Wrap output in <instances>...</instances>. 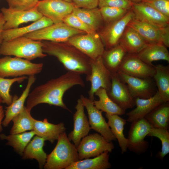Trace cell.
Here are the masks:
<instances>
[{"instance_id": "obj_40", "label": "cell", "mask_w": 169, "mask_h": 169, "mask_svg": "<svg viewBox=\"0 0 169 169\" xmlns=\"http://www.w3.org/2000/svg\"><path fill=\"white\" fill-rule=\"evenodd\" d=\"M63 22L71 27L86 33H93L96 32L72 12L64 18Z\"/></svg>"}, {"instance_id": "obj_6", "label": "cell", "mask_w": 169, "mask_h": 169, "mask_svg": "<svg viewBox=\"0 0 169 169\" xmlns=\"http://www.w3.org/2000/svg\"><path fill=\"white\" fill-rule=\"evenodd\" d=\"M86 33L68 25L64 22L52 25L24 35L33 40L66 43L72 37Z\"/></svg>"}, {"instance_id": "obj_42", "label": "cell", "mask_w": 169, "mask_h": 169, "mask_svg": "<svg viewBox=\"0 0 169 169\" xmlns=\"http://www.w3.org/2000/svg\"><path fill=\"white\" fill-rule=\"evenodd\" d=\"M142 2L169 18V0H143Z\"/></svg>"}, {"instance_id": "obj_13", "label": "cell", "mask_w": 169, "mask_h": 169, "mask_svg": "<svg viewBox=\"0 0 169 169\" xmlns=\"http://www.w3.org/2000/svg\"><path fill=\"white\" fill-rule=\"evenodd\" d=\"M74 7L72 3L63 0H39L37 6L43 16L49 19L54 23L63 22L64 18L72 12Z\"/></svg>"}, {"instance_id": "obj_16", "label": "cell", "mask_w": 169, "mask_h": 169, "mask_svg": "<svg viewBox=\"0 0 169 169\" xmlns=\"http://www.w3.org/2000/svg\"><path fill=\"white\" fill-rule=\"evenodd\" d=\"M118 71L135 77L152 78L155 72L154 66L145 63L137 54L127 53Z\"/></svg>"}, {"instance_id": "obj_8", "label": "cell", "mask_w": 169, "mask_h": 169, "mask_svg": "<svg viewBox=\"0 0 169 169\" xmlns=\"http://www.w3.org/2000/svg\"><path fill=\"white\" fill-rule=\"evenodd\" d=\"M90 74L86 76V80L90 81L91 87L88 92L89 98L93 101L95 92L100 88L107 92L110 90L111 74L104 65L101 56L94 60L90 59Z\"/></svg>"}, {"instance_id": "obj_46", "label": "cell", "mask_w": 169, "mask_h": 169, "mask_svg": "<svg viewBox=\"0 0 169 169\" xmlns=\"http://www.w3.org/2000/svg\"><path fill=\"white\" fill-rule=\"evenodd\" d=\"M5 116V110L3 106L0 104V133L3 130L2 121Z\"/></svg>"}, {"instance_id": "obj_34", "label": "cell", "mask_w": 169, "mask_h": 169, "mask_svg": "<svg viewBox=\"0 0 169 169\" xmlns=\"http://www.w3.org/2000/svg\"><path fill=\"white\" fill-rule=\"evenodd\" d=\"M35 135L33 130L19 133L10 134L8 135L1 134H0V139L7 140V145L13 147L17 153L22 156L25 148Z\"/></svg>"}, {"instance_id": "obj_27", "label": "cell", "mask_w": 169, "mask_h": 169, "mask_svg": "<svg viewBox=\"0 0 169 169\" xmlns=\"http://www.w3.org/2000/svg\"><path fill=\"white\" fill-rule=\"evenodd\" d=\"M54 24L48 18L44 16L25 27L4 30L2 33L3 41H8L24 36L35 31Z\"/></svg>"}, {"instance_id": "obj_38", "label": "cell", "mask_w": 169, "mask_h": 169, "mask_svg": "<svg viewBox=\"0 0 169 169\" xmlns=\"http://www.w3.org/2000/svg\"><path fill=\"white\" fill-rule=\"evenodd\" d=\"M147 136L155 137L161 141V148L159 153L160 158H163L169 153V132L168 129L152 127Z\"/></svg>"}, {"instance_id": "obj_45", "label": "cell", "mask_w": 169, "mask_h": 169, "mask_svg": "<svg viewBox=\"0 0 169 169\" xmlns=\"http://www.w3.org/2000/svg\"><path fill=\"white\" fill-rule=\"evenodd\" d=\"M5 20L3 15L1 12H0V45L3 41L2 33L4 29V26Z\"/></svg>"}, {"instance_id": "obj_25", "label": "cell", "mask_w": 169, "mask_h": 169, "mask_svg": "<svg viewBox=\"0 0 169 169\" xmlns=\"http://www.w3.org/2000/svg\"><path fill=\"white\" fill-rule=\"evenodd\" d=\"M137 55L145 63L151 66H154L152 62L154 61L163 60L169 62L167 47L160 43L147 44Z\"/></svg>"}, {"instance_id": "obj_17", "label": "cell", "mask_w": 169, "mask_h": 169, "mask_svg": "<svg viewBox=\"0 0 169 169\" xmlns=\"http://www.w3.org/2000/svg\"><path fill=\"white\" fill-rule=\"evenodd\" d=\"M1 11L5 20L4 30L18 28L23 23L35 22L43 17L38 11L37 7L27 11L3 7L1 8Z\"/></svg>"}, {"instance_id": "obj_1", "label": "cell", "mask_w": 169, "mask_h": 169, "mask_svg": "<svg viewBox=\"0 0 169 169\" xmlns=\"http://www.w3.org/2000/svg\"><path fill=\"white\" fill-rule=\"evenodd\" d=\"M76 85L85 86L81 74L68 71L34 88L28 95L26 107L31 111L37 105L46 103L69 110L63 101V95L67 91Z\"/></svg>"}, {"instance_id": "obj_28", "label": "cell", "mask_w": 169, "mask_h": 169, "mask_svg": "<svg viewBox=\"0 0 169 169\" xmlns=\"http://www.w3.org/2000/svg\"><path fill=\"white\" fill-rule=\"evenodd\" d=\"M45 140L37 136L34 137L25 148L23 152V159H35L38 162L39 168L44 165L47 155L43 150Z\"/></svg>"}, {"instance_id": "obj_19", "label": "cell", "mask_w": 169, "mask_h": 169, "mask_svg": "<svg viewBox=\"0 0 169 169\" xmlns=\"http://www.w3.org/2000/svg\"><path fill=\"white\" fill-rule=\"evenodd\" d=\"M110 98L124 111L135 105L127 85L119 77L117 73L111 74L110 90L107 92Z\"/></svg>"}, {"instance_id": "obj_35", "label": "cell", "mask_w": 169, "mask_h": 169, "mask_svg": "<svg viewBox=\"0 0 169 169\" xmlns=\"http://www.w3.org/2000/svg\"><path fill=\"white\" fill-rule=\"evenodd\" d=\"M72 12L96 31L102 26L103 20L99 8L87 9L75 6Z\"/></svg>"}, {"instance_id": "obj_4", "label": "cell", "mask_w": 169, "mask_h": 169, "mask_svg": "<svg viewBox=\"0 0 169 169\" xmlns=\"http://www.w3.org/2000/svg\"><path fill=\"white\" fill-rule=\"evenodd\" d=\"M52 151L47 155L45 169H66L79 160L76 147L71 143L65 132L59 136Z\"/></svg>"}, {"instance_id": "obj_14", "label": "cell", "mask_w": 169, "mask_h": 169, "mask_svg": "<svg viewBox=\"0 0 169 169\" xmlns=\"http://www.w3.org/2000/svg\"><path fill=\"white\" fill-rule=\"evenodd\" d=\"M80 98L87 110L91 129L99 133L108 141H115V137L102 115V112L97 108L93 101L89 98L81 95Z\"/></svg>"}, {"instance_id": "obj_11", "label": "cell", "mask_w": 169, "mask_h": 169, "mask_svg": "<svg viewBox=\"0 0 169 169\" xmlns=\"http://www.w3.org/2000/svg\"><path fill=\"white\" fill-rule=\"evenodd\" d=\"M134 17V14L131 9L120 18L107 23L99 34L106 50L119 44L120 40L125 28Z\"/></svg>"}, {"instance_id": "obj_3", "label": "cell", "mask_w": 169, "mask_h": 169, "mask_svg": "<svg viewBox=\"0 0 169 169\" xmlns=\"http://www.w3.org/2000/svg\"><path fill=\"white\" fill-rule=\"evenodd\" d=\"M0 55L14 56L30 61L47 56L43 52L42 41L25 36L3 41L0 45Z\"/></svg>"}, {"instance_id": "obj_50", "label": "cell", "mask_w": 169, "mask_h": 169, "mask_svg": "<svg viewBox=\"0 0 169 169\" xmlns=\"http://www.w3.org/2000/svg\"></svg>"}, {"instance_id": "obj_49", "label": "cell", "mask_w": 169, "mask_h": 169, "mask_svg": "<svg viewBox=\"0 0 169 169\" xmlns=\"http://www.w3.org/2000/svg\"><path fill=\"white\" fill-rule=\"evenodd\" d=\"M2 103H3L2 100L0 96V104H1Z\"/></svg>"}, {"instance_id": "obj_18", "label": "cell", "mask_w": 169, "mask_h": 169, "mask_svg": "<svg viewBox=\"0 0 169 169\" xmlns=\"http://www.w3.org/2000/svg\"><path fill=\"white\" fill-rule=\"evenodd\" d=\"M131 9L140 21L159 27L169 26V18L142 2L133 3Z\"/></svg>"}, {"instance_id": "obj_21", "label": "cell", "mask_w": 169, "mask_h": 169, "mask_svg": "<svg viewBox=\"0 0 169 169\" xmlns=\"http://www.w3.org/2000/svg\"><path fill=\"white\" fill-rule=\"evenodd\" d=\"M134 101L136 107L126 114V120L131 123L144 118L157 106L165 102L157 90L151 97L147 99L136 98L134 99Z\"/></svg>"}, {"instance_id": "obj_2", "label": "cell", "mask_w": 169, "mask_h": 169, "mask_svg": "<svg viewBox=\"0 0 169 169\" xmlns=\"http://www.w3.org/2000/svg\"><path fill=\"white\" fill-rule=\"evenodd\" d=\"M43 52L57 58L68 71L88 75L90 59L74 47L65 43L42 41Z\"/></svg>"}, {"instance_id": "obj_44", "label": "cell", "mask_w": 169, "mask_h": 169, "mask_svg": "<svg viewBox=\"0 0 169 169\" xmlns=\"http://www.w3.org/2000/svg\"><path fill=\"white\" fill-rule=\"evenodd\" d=\"M75 6L82 8L92 9L97 7L99 0H71Z\"/></svg>"}, {"instance_id": "obj_33", "label": "cell", "mask_w": 169, "mask_h": 169, "mask_svg": "<svg viewBox=\"0 0 169 169\" xmlns=\"http://www.w3.org/2000/svg\"><path fill=\"white\" fill-rule=\"evenodd\" d=\"M95 95L99 97L98 100H94V105L95 107L102 112L113 115H123L125 111L121 109L109 97L107 91L103 88H100L95 92Z\"/></svg>"}, {"instance_id": "obj_7", "label": "cell", "mask_w": 169, "mask_h": 169, "mask_svg": "<svg viewBox=\"0 0 169 169\" xmlns=\"http://www.w3.org/2000/svg\"><path fill=\"white\" fill-rule=\"evenodd\" d=\"M65 43L74 47L92 60L102 56L105 50L103 43L96 32L74 35Z\"/></svg>"}, {"instance_id": "obj_30", "label": "cell", "mask_w": 169, "mask_h": 169, "mask_svg": "<svg viewBox=\"0 0 169 169\" xmlns=\"http://www.w3.org/2000/svg\"><path fill=\"white\" fill-rule=\"evenodd\" d=\"M144 118L153 127L168 129L169 123V101L158 105Z\"/></svg>"}, {"instance_id": "obj_31", "label": "cell", "mask_w": 169, "mask_h": 169, "mask_svg": "<svg viewBox=\"0 0 169 169\" xmlns=\"http://www.w3.org/2000/svg\"><path fill=\"white\" fill-rule=\"evenodd\" d=\"M105 151L94 157L79 160L70 165L66 169H107L111 165L109 161V154Z\"/></svg>"}, {"instance_id": "obj_9", "label": "cell", "mask_w": 169, "mask_h": 169, "mask_svg": "<svg viewBox=\"0 0 169 169\" xmlns=\"http://www.w3.org/2000/svg\"><path fill=\"white\" fill-rule=\"evenodd\" d=\"M114 147L112 142L107 141L98 133L87 135L76 147L79 160L97 156L105 151L111 152Z\"/></svg>"}, {"instance_id": "obj_41", "label": "cell", "mask_w": 169, "mask_h": 169, "mask_svg": "<svg viewBox=\"0 0 169 169\" xmlns=\"http://www.w3.org/2000/svg\"><path fill=\"white\" fill-rule=\"evenodd\" d=\"M8 8L22 11H27L36 7L39 0H6Z\"/></svg>"}, {"instance_id": "obj_48", "label": "cell", "mask_w": 169, "mask_h": 169, "mask_svg": "<svg viewBox=\"0 0 169 169\" xmlns=\"http://www.w3.org/2000/svg\"><path fill=\"white\" fill-rule=\"evenodd\" d=\"M63 0L68 2H69V3H72L71 0Z\"/></svg>"}, {"instance_id": "obj_23", "label": "cell", "mask_w": 169, "mask_h": 169, "mask_svg": "<svg viewBox=\"0 0 169 169\" xmlns=\"http://www.w3.org/2000/svg\"><path fill=\"white\" fill-rule=\"evenodd\" d=\"M66 130L64 124L63 122L55 124L49 122L47 118L42 120L34 119L33 130L35 135L51 143L57 140L59 135Z\"/></svg>"}, {"instance_id": "obj_12", "label": "cell", "mask_w": 169, "mask_h": 169, "mask_svg": "<svg viewBox=\"0 0 169 169\" xmlns=\"http://www.w3.org/2000/svg\"><path fill=\"white\" fill-rule=\"evenodd\" d=\"M127 26L135 29L148 44L160 43L169 47V26L159 27L135 18Z\"/></svg>"}, {"instance_id": "obj_26", "label": "cell", "mask_w": 169, "mask_h": 169, "mask_svg": "<svg viewBox=\"0 0 169 169\" xmlns=\"http://www.w3.org/2000/svg\"><path fill=\"white\" fill-rule=\"evenodd\" d=\"M127 54L119 44L105 50L101 57L103 63L111 74H116Z\"/></svg>"}, {"instance_id": "obj_5", "label": "cell", "mask_w": 169, "mask_h": 169, "mask_svg": "<svg viewBox=\"0 0 169 169\" xmlns=\"http://www.w3.org/2000/svg\"><path fill=\"white\" fill-rule=\"evenodd\" d=\"M43 67L42 63H33L16 57L0 58V77L3 78L35 75L40 73Z\"/></svg>"}, {"instance_id": "obj_20", "label": "cell", "mask_w": 169, "mask_h": 169, "mask_svg": "<svg viewBox=\"0 0 169 169\" xmlns=\"http://www.w3.org/2000/svg\"><path fill=\"white\" fill-rule=\"evenodd\" d=\"M84 106L80 98L75 106L76 110L73 115L74 128L68 136L77 147L81 140L87 135L91 129L88 119L84 112Z\"/></svg>"}, {"instance_id": "obj_39", "label": "cell", "mask_w": 169, "mask_h": 169, "mask_svg": "<svg viewBox=\"0 0 169 169\" xmlns=\"http://www.w3.org/2000/svg\"><path fill=\"white\" fill-rule=\"evenodd\" d=\"M99 9L103 21L107 23L120 18L129 10L123 8L107 7H102L99 8Z\"/></svg>"}, {"instance_id": "obj_15", "label": "cell", "mask_w": 169, "mask_h": 169, "mask_svg": "<svg viewBox=\"0 0 169 169\" xmlns=\"http://www.w3.org/2000/svg\"><path fill=\"white\" fill-rule=\"evenodd\" d=\"M117 74L121 81L125 84L134 99L136 98L147 99L156 92L152 78L143 79L131 76L119 71Z\"/></svg>"}, {"instance_id": "obj_32", "label": "cell", "mask_w": 169, "mask_h": 169, "mask_svg": "<svg viewBox=\"0 0 169 169\" xmlns=\"http://www.w3.org/2000/svg\"><path fill=\"white\" fill-rule=\"evenodd\" d=\"M153 76L160 96L164 102L169 101V66L161 64L154 65Z\"/></svg>"}, {"instance_id": "obj_37", "label": "cell", "mask_w": 169, "mask_h": 169, "mask_svg": "<svg viewBox=\"0 0 169 169\" xmlns=\"http://www.w3.org/2000/svg\"><path fill=\"white\" fill-rule=\"evenodd\" d=\"M28 79L26 76L13 77L11 79L0 77V96L3 103L8 105L12 103L13 97L10 93V88L16 82L21 83Z\"/></svg>"}, {"instance_id": "obj_10", "label": "cell", "mask_w": 169, "mask_h": 169, "mask_svg": "<svg viewBox=\"0 0 169 169\" xmlns=\"http://www.w3.org/2000/svg\"><path fill=\"white\" fill-rule=\"evenodd\" d=\"M127 138L128 147L130 151L138 154L145 152L148 143L145 140L152 126L144 118L131 122Z\"/></svg>"}, {"instance_id": "obj_47", "label": "cell", "mask_w": 169, "mask_h": 169, "mask_svg": "<svg viewBox=\"0 0 169 169\" xmlns=\"http://www.w3.org/2000/svg\"><path fill=\"white\" fill-rule=\"evenodd\" d=\"M133 3H139L142 2L143 0H128Z\"/></svg>"}, {"instance_id": "obj_24", "label": "cell", "mask_w": 169, "mask_h": 169, "mask_svg": "<svg viewBox=\"0 0 169 169\" xmlns=\"http://www.w3.org/2000/svg\"><path fill=\"white\" fill-rule=\"evenodd\" d=\"M127 53L137 54L148 44L135 29L127 26L119 42Z\"/></svg>"}, {"instance_id": "obj_43", "label": "cell", "mask_w": 169, "mask_h": 169, "mask_svg": "<svg viewBox=\"0 0 169 169\" xmlns=\"http://www.w3.org/2000/svg\"><path fill=\"white\" fill-rule=\"evenodd\" d=\"M132 3L128 0H99V8L104 7H111L131 9Z\"/></svg>"}, {"instance_id": "obj_36", "label": "cell", "mask_w": 169, "mask_h": 169, "mask_svg": "<svg viewBox=\"0 0 169 169\" xmlns=\"http://www.w3.org/2000/svg\"><path fill=\"white\" fill-rule=\"evenodd\" d=\"M30 112L24 106L13 119V125L10 131V134L19 133L33 130L34 119L31 116Z\"/></svg>"}, {"instance_id": "obj_22", "label": "cell", "mask_w": 169, "mask_h": 169, "mask_svg": "<svg viewBox=\"0 0 169 169\" xmlns=\"http://www.w3.org/2000/svg\"><path fill=\"white\" fill-rule=\"evenodd\" d=\"M36 78L35 75L29 76L28 82L21 95L18 98L15 95L12 103L6 107L5 116L2 121V125L7 126L13 119L24 108V104L30 93L31 88L35 82Z\"/></svg>"}, {"instance_id": "obj_29", "label": "cell", "mask_w": 169, "mask_h": 169, "mask_svg": "<svg viewBox=\"0 0 169 169\" xmlns=\"http://www.w3.org/2000/svg\"><path fill=\"white\" fill-rule=\"evenodd\" d=\"M105 117L108 120L107 124L111 131L118 141L122 154L127 149L128 140L124 134L125 125L126 120L117 115H109L106 113Z\"/></svg>"}]
</instances>
